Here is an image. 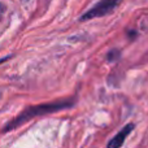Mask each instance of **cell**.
I'll list each match as a JSON object with an SVG mask.
<instances>
[{"label":"cell","mask_w":148,"mask_h":148,"mask_svg":"<svg viewBox=\"0 0 148 148\" xmlns=\"http://www.w3.org/2000/svg\"><path fill=\"white\" fill-rule=\"evenodd\" d=\"M133 129H134L133 123H129V125H126L125 127H123L122 130H121L120 133H118L117 135L114 136V138H112V140L108 143V147L107 148H120L123 144L125 139L127 138V135L131 133V131H133Z\"/></svg>","instance_id":"obj_1"},{"label":"cell","mask_w":148,"mask_h":148,"mask_svg":"<svg viewBox=\"0 0 148 148\" xmlns=\"http://www.w3.org/2000/svg\"><path fill=\"white\" fill-rule=\"evenodd\" d=\"M3 10H4V7H3V5L0 4V14H1V13H3Z\"/></svg>","instance_id":"obj_2"}]
</instances>
